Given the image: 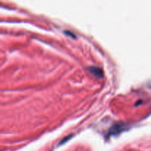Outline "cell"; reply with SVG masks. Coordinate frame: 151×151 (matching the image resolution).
<instances>
[{
    "label": "cell",
    "instance_id": "obj_1",
    "mask_svg": "<svg viewBox=\"0 0 151 151\" xmlns=\"http://www.w3.org/2000/svg\"><path fill=\"white\" fill-rule=\"evenodd\" d=\"M88 70L94 76L97 77V78H102L103 75V72L102 69L98 67H96V66H90L88 68Z\"/></svg>",
    "mask_w": 151,
    "mask_h": 151
}]
</instances>
